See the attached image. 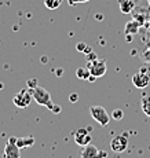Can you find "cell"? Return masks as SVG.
I'll use <instances>...</instances> for the list:
<instances>
[{"mask_svg": "<svg viewBox=\"0 0 150 158\" xmlns=\"http://www.w3.org/2000/svg\"><path fill=\"white\" fill-rule=\"evenodd\" d=\"M90 113H91V117L94 118V120L96 121L99 125L105 127L108 125L110 123V115L108 114V111H106L105 107H102V106H91L90 107Z\"/></svg>", "mask_w": 150, "mask_h": 158, "instance_id": "7a4b0ae2", "label": "cell"}, {"mask_svg": "<svg viewBox=\"0 0 150 158\" xmlns=\"http://www.w3.org/2000/svg\"><path fill=\"white\" fill-rule=\"evenodd\" d=\"M135 4H136L135 0H120L118 2V6H120V10L123 14H130L134 10Z\"/></svg>", "mask_w": 150, "mask_h": 158, "instance_id": "30bf717a", "label": "cell"}, {"mask_svg": "<svg viewBox=\"0 0 150 158\" xmlns=\"http://www.w3.org/2000/svg\"><path fill=\"white\" fill-rule=\"evenodd\" d=\"M30 92H32L33 101L37 102L39 105L45 106V107H48L50 110L54 107V103L51 102V95H50V92H48L45 88L36 85V87L30 88Z\"/></svg>", "mask_w": 150, "mask_h": 158, "instance_id": "6da1fadb", "label": "cell"}, {"mask_svg": "<svg viewBox=\"0 0 150 158\" xmlns=\"http://www.w3.org/2000/svg\"><path fill=\"white\" fill-rule=\"evenodd\" d=\"M2 88H3V84H2V83H0V89H2Z\"/></svg>", "mask_w": 150, "mask_h": 158, "instance_id": "44dd1931", "label": "cell"}, {"mask_svg": "<svg viewBox=\"0 0 150 158\" xmlns=\"http://www.w3.org/2000/svg\"><path fill=\"white\" fill-rule=\"evenodd\" d=\"M106 157H108L106 151L98 150L95 146H92V144L84 146L81 150V158H106Z\"/></svg>", "mask_w": 150, "mask_h": 158, "instance_id": "8992f818", "label": "cell"}, {"mask_svg": "<svg viewBox=\"0 0 150 158\" xmlns=\"http://www.w3.org/2000/svg\"><path fill=\"white\" fill-rule=\"evenodd\" d=\"M85 48H87V45H85L84 43H79L77 44V50L79 51H85Z\"/></svg>", "mask_w": 150, "mask_h": 158, "instance_id": "d6986e66", "label": "cell"}, {"mask_svg": "<svg viewBox=\"0 0 150 158\" xmlns=\"http://www.w3.org/2000/svg\"><path fill=\"white\" fill-rule=\"evenodd\" d=\"M142 109H143V113L150 117V98H145L142 101Z\"/></svg>", "mask_w": 150, "mask_h": 158, "instance_id": "5bb4252c", "label": "cell"}, {"mask_svg": "<svg viewBox=\"0 0 150 158\" xmlns=\"http://www.w3.org/2000/svg\"><path fill=\"white\" fill-rule=\"evenodd\" d=\"M128 147V138L125 135H118L116 138L112 139L110 142V148H112L114 153H123L127 150Z\"/></svg>", "mask_w": 150, "mask_h": 158, "instance_id": "52a82bcc", "label": "cell"}, {"mask_svg": "<svg viewBox=\"0 0 150 158\" xmlns=\"http://www.w3.org/2000/svg\"><path fill=\"white\" fill-rule=\"evenodd\" d=\"M125 32L127 33H136V23L135 22H130L125 26Z\"/></svg>", "mask_w": 150, "mask_h": 158, "instance_id": "9a60e30c", "label": "cell"}, {"mask_svg": "<svg viewBox=\"0 0 150 158\" xmlns=\"http://www.w3.org/2000/svg\"><path fill=\"white\" fill-rule=\"evenodd\" d=\"M88 69H90V73L91 76H94V77H102V76H105L106 73V69H108V66H106V60L105 59H95L92 60H88Z\"/></svg>", "mask_w": 150, "mask_h": 158, "instance_id": "3957f363", "label": "cell"}, {"mask_svg": "<svg viewBox=\"0 0 150 158\" xmlns=\"http://www.w3.org/2000/svg\"><path fill=\"white\" fill-rule=\"evenodd\" d=\"M76 76H77V78H80V80H88L91 76L90 69L88 68H79L77 70H76Z\"/></svg>", "mask_w": 150, "mask_h": 158, "instance_id": "7c38bea8", "label": "cell"}, {"mask_svg": "<svg viewBox=\"0 0 150 158\" xmlns=\"http://www.w3.org/2000/svg\"><path fill=\"white\" fill-rule=\"evenodd\" d=\"M15 143L19 148L22 147H30V146L35 144V138L29 136V138H17L15 139Z\"/></svg>", "mask_w": 150, "mask_h": 158, "instance_id": "8fae6325", "label": "cell"}, {"mask_svg": "<svg viewBox=\"0 0 150 158\" xmlns=\"http://www.w3.org/2000/svg\"><path fill=\"white\" fill-rule=\"evenodd\" d=\"M77 99H79V95H77V94H70V96H69V101L70 102H72V103H76V102H77Z\"/></svg>", "mask_w": 150, "mask_h": 158, "instance_id": "e0dca14e", "label": "cell"}, {"mask_svg": "<svg viewBox=\"0 0 150 158\" xmlns=\"http://www.w3.org/2000/svg\"><path fill=\"white\" fill-rule=\"evenodd\" d=\"M4 158H21L19 147L15 143V138H10L4 147Z\"/></svg>", "mask_w": 150, "mask_h": 158, "instance_id": "ba28073f", "label": "cell"}, {"mask_svg": "<svg viewBox=\"0 0 150 158\" xmlns=\"http://www.w3.org/2000/svg\"><path fill=\"white\" fill-rule=\"evenodd\" d=\"M44 4L47 8L50 10H57L61 4H62V0H44Z\"/></svg>", "mask_w": 150, "mask_h": 158, "instance_id": "4fadbf2b", "label": "cell"}, {"mask_svg": "<svg viewBox=\"0 0 150 158\" xmlns=\"http://www.w3.org/2000/svg\"><path fill=\"white\" fill-rule=\"evenodd\" d=\"M132 83H134V85H135L136 88H139V89H143V88H146V87L149 85L150 77H149V74H146V73H145V70H142V72L136 73V74H134Z\"/></svg>", "mask_w": 150, "mask_h": 158, "instance_id": "9c48e42d", "label": "cell"}, {"mask_svg": "<svg viewBox=\"0 0 150 158\" xmlns=\"http://www.w3.org/2000/svg\"><path fill=\"white\" fill-rule=\"evenodd\" d=\"M112 115H113V118H114V120H123V117H124V111H123V110H120V109H116V110L112 113Z\"/></svg>", "mask_w": 150, "mask_h": 158, "instance_id": "2e32d148", "label": "cell"}, {"mask_svg": "<svg viewBox=\"0 0 150 158\" xmlns=\"http://www.w3.org/2000/svg\"><path fill=\"white\" fill-rule=\"evenodd\" d=\"M69 4H79V3H87L90 0H68Z\"/></svg>", "mask_w": 150, "mask_h": 158, "instance_id": "ac0fdd59", "label": "cell"}, {"mask_svg": "<svg viewBox=\"0 0 150 158\" xmlns=\"http://www.w3.org/2000/svg\"><path fill=\"white\" fill-rule=\"evenodd\" d=\"M51 110H53L54 113H59V111H61V107H59V106H55V105H54V107L51 109Z\"/></svg>", "mask_w": 150, "mask_h": 158, "instance_id": "ffe728a7", "label": "cell"}, {"mask_svg": "<svg viewBox=\"0 0 150 158\" xmlns=\"http://www.w3.org/2000/svg\"><path fill=\"white\" fill-rule=\"evenodd\" d=\"M33 96H32V92L30 89H21L19 92L13 98V102L17 107H21V109H25L30 105L32 102Z\"/></svg>", "mask_w": 150, "mask_h": 158, "instance_id": "277c9868", "label": "cell"}, {"mask_svg": "<svg viewBox=\"0 0 150 158\" xmlns=\"http://www.w3.org/2000/svg\"><path fill=\"white\" fill-rule=\"evenodd\" d=\"M73 139H75V142L77 143L79 146H81V147H84V146L90 144L91 139H92V136H91L90 131L85 129V128H80L77 131H75V133H73Z\"/></svg>", "mask_w": 150, "mask_h": 158, "instance_id": "5b68a950", "label": "cell"}]
</instances>
